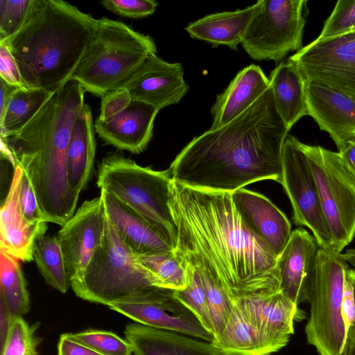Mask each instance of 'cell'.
<instances>
[{
	"mask_svg": "<svg viewBox=\"0 0 355 355\" xmlns=\"http://www.w3.org/2000/svg\"><path fill=\"white\" fill-rule=\"evenodd\" d=\"M101 98V112L96 119L107 121L124 110L132 99L125 88L111 91Z\"/></svg>",
	"mask_w": 355,
	"mask_h": 355,
	"instance_id": "obj_41",
	"label": "cell"
},
{
	"mask_svg": "<svg viewBox=\"0 0 355 355\" xmlns=\"http://www.w3.org/2000/svg\"><path fill=\"white\" fill-rule=\"evenodd\" d=\"M72 336L76 340L103 355L133 354L129 342L112 331L88 329L72 334Z\"/></svg>",
	"mask_w": 355,
	"mask_h": 355,
	"instance_id": "obj_37",
	"label": "cell"
},
{
	"mask_svg": "<svg viewBox=\"0 0 355 355\" xmlns=\"http://www.w3.org/2000/svg\"><path fill=\"white\" fill-rule=\"evenodd\" d=\"M188 272L187 286L182 290L174 291V295L193 312L204 328L214 336V329L211 312L198 275L189 264Z\"/></svg>",
	"mask_w": 355,
	"mask_h": 355,
	"instance_id": "obj_33",
	"label": "cell"
},
{
	"mask_svg": "<svg viewBox=\"0 0 355 355\" xmlns=\"http://www.w3.org/2000/svg\"><path fill=\"white\" fill-rule=\"evenodd\" d=\"M58 355H103L76 340L71 333L60 336L58 343Z\"/></svg>",
	"mask_w": 355,
	"mask_h": 355,
	"instance_id": "obj_43",
	"label": "cell"
},
{
	"mask_svg": "<svg viewBox=\"0 0 355 355\" xmlns=\"http://www.w3.org/2000/svg\"><path fill=\"white\" fill-rule=\"evenodd\" d=\"M124 335L133 355H224L205 340L137 322L128 324Z\"/></svg>",
	"mask_w": 355,
	"mask_h": 355,
	"instance_id": "obj_24",
	"label": "cell"
},
{
	"mask_svg": "<svg viewBox=\"0 0 355 355\" xmlns=\"http://www.w3.org/2000/svg\"><path fill=\"white\" fill-rule=\"evenodd\" d=\"M158 112L153 105L132 100L124 110L110 121L96 119L95 132L106 144L139 154L146 150L153 137Z\"/></svg>",
	"mask_w": 355,
	"mask_h": 355,
	"instance_id": "obj_21",
	"label": "cell"
},
{
	"mask_svg": "<svg viewBox=\"0 0 355 355\" xmlns=\"http://www.w3.org/2000/svg\"><path fill=\"white\" fill-rule=\"evenodd\" d=\"M355 27V0H339L316 39L323 40L343 35Z\"/></svg>",
	"mask_w": 355,
	"mask_h": 355,
	"instance_id": "obj_38",
	"label": "cell"
},
{
	"mask_svg": "<svg viewBox=\"0 0 355 355\" xmlns=\"http://www.w3.org/2000/svg\"><path fill=\"white\" fill-rule=\"evenodd\" d=\"M241 42L254 60L280 61L289 52L302 49L307 1L260 0Z\"/></svg>",
	"mask_w": 355,
	"mask_h": 355,
	"instance_id": "obj_10",
	"label": "cell"
},
{
	"mask_svg": "<svg viewBox=\"0 0 355 355\" xmlns=\"http://www.w3.org/2000/svg\"><path fill=\"white\" fill-rule=\"evenodd\" d=\"M282 158V184L290 199L295 223L308 227L320 248L334 252L331 234L302 143L288 135L283 144Z\"/></svg>",
	"mask_w": 355,
	"mask_h": 355,
	"instance_id": "obj_11",
	"label": "cell"
},
{
	"mask_svg": "<svg viewBox=\"0 0 355 355\" xmlns=\"http://www.w3.org/2000/svg\"><path fill=\"white\" fill-rule=\"evenodd\" d=\"M345 355H355V331L352 327L347 332Z\"/></svg>",
	"mask_w": 355,
	"mask_h": 355,
	"instance_id": "obj_48",
	"label": "cell"
},
{
	"mask_svg": "<svg viewBox=\"0 0 355 355\" xmlns=\"http://www.w3.org/2000/svg\"><path fill=\"white\" fill-rule=\"evenodd\" d=\"M347 263L341 253L318 248L309 302L306 339L320 355H345L347 333L342 302Z\"/></svg>",
	"mask_w": 355,
	"mask_h": 355,
	"instance_id": "obj_8",
	"label": "cell"
},
{
	"mask_svg": "<svg viewBox=\"0 0 355 355\" xmlns=\"http://www.w3.org/2000/svg\"><path fill=\"white\" fill-rule=\"evenodd\" d=\"M342 316L347 333L354 325L355 320V299L353 285L347 274L342 302Z\"/></svg>",
	"mask_w": 355,
	"mask_h": 355,
	"instance_id": "obj_44",
	"label": "cell"
},
{
	"mask_svg": "<svg viewBox=\"0 0 355 355\" xmlns=\"http://www.w3.org/2000/svg\"><path fill=\"white\" fill-rule=\"evenodd\" d=\"M100 3L114 14L133 19L153 15L158 6L154 0H104Z\"/></svg>",
	"mask_w": 355,
	"mask_h": 355,
	"instance_id": "obj_39",
	"label": "cell"
},
{
	"mask_svg": "<svg viewBox=\"0 0 355 355\" xmlns=\"http://www.w3.org/2000/svg\"><path fill=\"white\" fill-rule=\"evenodd\" d=\"M230 355H234V354H230Z\"/></svg>",
	"mask_w": 355,
	"mask_h": 355,
	"instance_id": "obj_51",
	"label": "cell"
},
{
	"mask_svg": "<svg viewBox=\"0 0 355 355\" xmlns=\"http://www.w3.org/2000/svg\"><path fill=\"white\" fill-rule=\"evenodd\" d=\"M354 28H355V27H354ZM354 28H353V29H354Z\"/></svg>",
	"mask_w": 355,
	"mask_h": 355,
	"instance_id": "obj_52",
	"label": "cell"
},
{
	"mask_svg": "<svg viewBox=\"0 0 355 355\" xmlns=\"http://www.w3.org/2000/svg\"><path fill=\"white\" fill-rule=\"evenodd\" d=\"M13 177L0 211V250L23 261L34 259L36 241L44 236L46 222L29 223L24 217L19 205V190L23 170L13 168Z\"/></svg>",
	"mask_w": 355,
	"mask_h": 355,
	"instance_id": "obj_20",
	"label": "cell"
},
{
	"mask_svg": "<svg viewBox=\"0 0 355 355\" xmlns=\"http://www.w3.org/2000/svg\"><path fill=\"white\" fill-rule=\"evenodd\" d=\"M319 246L302 227L292 231L290 239L277 258L280 291L298 305L309 300V294Z\"/></svg>",
	"mask_w": 355,
	"mask_h": 355,
	"instance_id": "obj_18",
	"label": "cell"
},
{
	"mask_svg": "<svg viewBox=\"0 0 355 355\" xmlns=\"http://www.w3.org/2000/svg\"><path fill=\"white\" fill-rule=\"evenodd\" d=\"M305 81L309 114L320 128L330 135L337 148L354 139L355 98L324 84Z\"/></svg>",
	"mask_w": 355,
	"mask_h": 355,
	"instance_id": "obj_19",
	"label": "cell"
},
{
	"mask_svg": "<svg viewBox=\"0 0 355 355\" xmlns=\"http://www.w3.org/2000/svg\"><path fill=\"white\" fill-rule=\"evenodd\" d=\"M231 198L245 226L278 258L292 233L285 214L264 196L243 188L231 193Z\"/></svg>",
	"mask_w": 355,
	"mask_h": 355,
	"instance_id": "obj_17",
	"label": "cell"
},
{
	"mask_svg": "<svg viewBox=\"0 0 355 355\" xmlns=\"http://www.w3.org/2000/svg\"><path fill=\"white\" fill-rule=\"evenodd\" d=\"M105 221V207L100 196L85 201L71 218L62 225L56 236L69 280L87 266L102 241Z\"/></svg>",
	"mask_w": 355,
	"mask_h": 355,
	"instance_id": "obj_14",
	"label": "cell"
},
{
	"mask_svg": "<svg viewBox=\"0 0 355 355\" xmlns=\"http://www.w3.org/2000/svg\"><path fill=\"white\" fill-rule=\"evenodd\" d=\"M259 6L258 1L244 9L206 15L190 23L185 30L192 38L207 42L213 46L223 45L236 50Z\"/></svg>",
	"mask_w": 355,
	"mask_h": 355,
	"instance_id": "obj_27",
	"label": "cell"
},
{
	"mask_svg": "<svg viewBox=\"0 0 355 355\" xmlns=\"http://www.w3.org/2000/svg\"><path fill=\"white\" fill-rule=\"evenodd\" d=\"M149 35L107 17L97 19V29L71 80L86 92L102 97L123 88L144 61L156 54Z\"/></svg>",
	"mask_w": 355,
	"mask_h": 355,
	"instance_id": "obj_5",
	"label": "cell"
},
{
	"mask_svg": "<svg viewBox=\"0 0 355 355\" xmlns=\"http://www.w3.org/2000/svg\"><path fill=\"white\" fill-rule=\"evenodd\" d=\"M347 275L348 278L350 279L354 288V294L355 299V270L354 268H349L347 270ZM354 331H355V320L354 322V325L352 327Z\"/></svg>",
	"mask_w": 355,
	"mask_h": 355,
	"instance_id": "obj_50",
	"label": "cell"
},
{
	"mask_svg": "<svg viewBox=\"0 0 355 355\" xmlns=\"http://www.w3.org/2000/svg\"><path fill=\"white\" fill-rule=\"evenodd\" d=\"M85 91L70 80L18 132L1 141L29 179L43 220L63 225L75 214L78 197L70 189L67 153ZM13 167V168H14Z\"/></svg>",
	"mask_w": 355,
	"mask_h": 355,
	"instance_id": "obj_3",
	"label": "cell"
},
{
	"mask_svg": "<svg viewBox=\"0 0 355 355\" xmlns=\"http://www.w3.org/2000/svg\"><path fill=\"white\" fill-rule=\"evenodd\" d=\"M12 315L5 304L0 300V344L1 350L4 345L9 330Z\"/></svg>",
	"mask_w": 355,
	"mask_h": 355,
	"instance_id": "obj_47",
	"label": "cell"
},
{
	"mask_svg": "<svg viewBox=\"0 0 355 355\" xmlns=\"http://www.w3.org/2000/svg\"><path fill=\"white\" fill-rule=\"evenodd\" d=\"M194 269L198 275L208 302L215 339L223 331L232 311L233 305L224 290L210 276L200 270Z\"/></svg>",
	"mask_w": 355,
	"mask_h": 355,
	"instance_id": "obj_34",
	"label": "cell"
},
{
	"mask_svg": "<svg viewBox=\"0 0 355 355\" xmlns=\"http://www.w3.org/2000/svg\"><path fill=\"white\" fill-rule=\"evenodd\" d=\"M276 110L289 130L302 116L309 115L306 81L297 64L289 58L269 76Z\"/></svg>",
	"mask_w": 355,
	"mask_h": 355,
	"instance_id": "obj_26",
	"label": "cell"
},
{
	"mask_svg": "<svg viewBox=\"0 0 355 355\" xmlns=\"http://www.w3.org/2000/svg\"><path fill=\"white\" fill-rule=\"evenodd\" d=\"M0 78L10 85L27 88L17 62L4 42H0Z\"/></svg>",
	"mask_w": 355,
	"mask_h": 355,
	"instance_id": "obj_42",
	"label": "cell"
},
{
	"mask_svg": "<svg viewBox=\"0 0 355 355\" xmlns=\"http://www.w3.org/2000/svg\"><path fill=\"white\" fill-rule=\"evenodd\" d=\"M270 87L261 67L250 64L239 71L226 89L216 96L210 110L211 130L227 125L252 105Z\"/></svg>",
	"mask_w": 355,
	"mask_h": 355,
	"instance_id": "obj_23",
	"label": "cell"
},
{
	"mask_svg": "<svg viewBox=\"0 0 355 355\" xmlns=\"http://www.w3.org/2000/svg\"><path fill=\"white\" fill-rule=\"evenodd\" d=\"M100 196L107 219L137 257L173 250L146 220L115 196L104 190Z\"/></svg>",
	"mask_w": 355,
	"mask_h": 355,
	"instance_id": "obj_22",
	"label": "cell"
},
{
	"mask_svg": "<svg viewBox=\"0 0 355 355\" xmlns=\"http://www.w3.org/2000/svg\"><path fill=\"white\" fill-rule=\"evenodd\" d=\"M54 93L32 88H19L0 119L1 137L18 132L39 112Z\"/></svg>",
	"mask_w": 355,
	"mask_h": 355,
	"instance_id": "obj_29",
	"label": "cell"
},
{
	"mask_svg": "<svg viewBox=\"0 0 355 355\" xmlns=\"http://www.w3.org/2000/svg\"><path fill=\"white\" fill-rule=\"evenodd\" d=\"M19 205L24 217L29 223L37 225L46 222L43 220L29 179L24 171L19 190Z\"/></svg>",
	"mask_w": 355,
	"mask_h": 355,
	"instance_id": "obj_40",
	"label": "cell"
},
{
	"mask_svg": "<svg viewBox=\"0 0 355 355\" xmlns=\"http://www.w3.org/2000/svg\"><path fill=\"white\" fill-rule=\"evenodd\" d=\"M33 258L46 282L65 293L70 284L63 255L56 236H43L35 243Z\"/></svg>",
	"mask_w": 355,
	"mask_h": 355,
	"instance_id": "obj_32",
	"label": "cell"
},
{
	"mask_svg": "<svg viewBox=\"0 0 355 355\" xmlns=\"http://www.w3.org/2000/svg\"><path fill=\"white\" fill-rule=\"evenodd\" d=\"M171 206L178 230L174 250L210 276L232 303L281 291L277 257L245 226L231 193L173 182Z\"/></svg>",
	"mask_w": 355,
	"mask_h": 355,
	"instance_id": "obj_1",
	"label": "cell"
},
{
	"mask_svg": "<svg viewBox=\"0 0 355 355\" xmlns=\"http://www.w3.org/2000/svg\"><path fill=\"white\" fill-rule=\"evenodd\" d=\"M211 344L224 355H270L257 331L235 305L223 331Z\"/></svg>",
	"mask_w": 355,
	"mask_h": 355,
	"instance_id": "obj_28",
	"label": "cell"
},
{
	"mask_svg": "<svg viewBox=\"0 0 355 355\" xmlns=\"http://www.w3.org/2000/svg\"><path fill=\"white\" fill-rule=\"evenodd\" d=\"M288 135L270 85L229 123L194 137L168 169L175 183L208 191L232 193L264 180L282 184Z\"/></svg>",
	"mask_w": 355,
	"mask_h": 355,
	"instance_id": "obj_2",
	"label": "cell"
},
{
	"mask_svg": "<svg viewBox=\"0 0 355 355\" xmlns=\"http://www.w3.org/2000/svg\"><path fill=\"white\" fill-rule=\"evenodd\" d=\"M69 282L78 297L107 306L155 287L137 256L123 241L107 216L100 245L84 271Z\"/></svg>",
	"mask_w": 355,
	"mask_h": 355,
	"instance_id": "obj_7",
	"label": "cell"
},
{
	"mask_svg": "<svg viewBox=\"0 0 355 355\" xmlns=\"http://www.w3.org/2000/svg\"><path fill=\"white\" fill-rule=\"evenodd\" d=\"M97 29V19L62 0H40L4 42L27 88L56 92L68 82Z\"/></svg>",
	"mask_w": 355,
	"mask_h": 355,
	"instance_id": "obj_4",
	"label": "cell"
},
{
	"mask_svg": "<svg viewBox=\"0 0 355 355\" xmlns=\"http://www.w3.org/2000/svg\"><path fill=\"white\" fill-rule=\"evenodd\" d=\"M38 324L29 326L21 316H12L1 355H37L42 340L35 334Z\"/></svg>",
	"mask_w": 355,
	"mask_h": 355,
	"instance_id": "obj_35",
	"label": "cell"
},
{
	"mask_svg": "<svg viewBox=\"0 0 355 355\" xmlns=\"http://www.w3.org/2000/svg\"><path fill=\"white\" fill-rule=\"evenodd\" d=\"M95 132L91 107L85 104L73 124L67 153V180L77 197L87 186L93 169Z\"/></svg>",
	"mask_w": 355,
	"mask_h": 355,
	"instance_id": "obj_25",
	"label": "cell"
},
{
	"mask_svg": "<svg viewBox=\"0 0 355 355\" xmlns=\"http://www.w3.org/2000/svg\"><path fill=\"white\" fill-rule=\"evenodd\" d=\"M132 99L146 102L159 110L177 104L189 87L180 62L170 63L150 55L125 84Z\"/></svg>",
	"mask_w": 355,
	"mask_h": 355,
	"instance_id": "obj_16",
	"label": "cell"
},
{
	"mask_svg": "<svg viewBox=\"0 0 355 355\" xmlns=\"http://www.w3.org/2000/svg\"><path fill=\"white\" fill-rule=\"evenodd\" d=\"M19 88L21 87L10 85L0 78V119L3 117L14 93Z\"/></svg>",
	"mask_w": 355,
	"mask_h": 355,
	"instance_id": "obj_46",
	"label": "cell"
},
{
	"mask_svg": "<svg viewBox=\"0 0 355 355\" xmlns=\"http://www.w3.org/2000/svg\"><path fill=\"white\" fill-rule=\"evenodd\" d=\"M40 0L0 1V42L17 33L31 17Z\"/></svg>",
	"mask_w": 355,
	"mask_h": 355,
	"instance_id": "obj_36",
	"label": "cell"
},
{
	"mask_svg": "<svg viewBox=\"0 0 355 355\" xmlns=\"http://www.w3.org/2000/svg\"><path fill=\"white\" fill-rule=\"evenodd\" d=\"M305 80L322 83L355 98V28L315 40L289 57Z\"/></svg>",
	"mask_w": 355,
	"mask_h": 355,
	"instance_id": "obj_12",
	"label": "cell"
},
{
	"mask_svg": "<svg viewBox=\"0 0 355 355\" xmlns=\"http://www.w3.org/2000/svg\"><path fill=\"white\" fill-rule=\"evenodd\" d=\"M343 259L347 263H349L355 270V249H351L342 254Z\"/></svg>",
	"mask_w": 355,
	"mask_h": 355,
	"instance_id": "obj_49",
	"label": "cell"
},
{
	"mask_svg": "<svg viewBox=\"0 0 355 355\" xmlns=\"http://www.w3.org/2000/svg\"><path fill=\"white\" fill-rule=\"evenodd\" d=\"M318 189L333 241L340 253L355 236V174L340 154L302 143Z\"/></svg>",
	"mask_w": 355,
	"mask_h": 355,
	"instance_id": "obj_9",
	"label": "cell"
},
{
	"mask_svg": "<svg viewBox=\"0 0 355 355\" xmlns=\"http://www.w3.org/2000/svg\"><path fill=\"white\" fill-rule=\"evenodd\" d=\"M338 150L344 163L355 174V138L343 143Z\"/></svg>",
	"mask_w": 355,
	"mask_h": 355,
	"instance_id": "obj_45",
	"label": "cell"
},
{
	"mask_svg": "<svg viewBox=\"0 0 355 355\" xmlns=\"http://www.w3.org/2000/svg\"><path fill=\"white\" fill-rule=\"evenodd\" d=\"M255 328L271 354L285 347L294 334V321L304 316L281 291L270 296L241 299L232 302Z\"/></svg>",
	"mask_w": 355,
	"mask_h": 355,
	"instance_id": "obj_15",
	"label": "cell"
},
{
	"mask_svg": "<svg viewBox=\"0 0 355 355\" xmlns=\"http://www.w3.org/2000/svg\"><path fill=\"white\" fill-rule=\"evenodd\" d=\"M108 307L135 322L174 331L209 343L214 337L174 295V290L155 286L140 295L111 303Z\"/></svg>",
	"mask_w": 355,
	"mask_h": 355,
	"instance_id": "obj_13",
	"label": "cell"
},
{
	"mask_svg": "<svg viewBox=\"0 0 355 355\" xmlns=\"http://www.w3.org/2000/svg\"><path fill=\"white\" fill-rule=\"evenodd\" d=\"M173 184L169 169L154 171L116 153L98 166V187L139 214L174 250L178 230L171 206Z\"/></svg>",
	"mask_w": 355,
	"mask_h": 355,
	"instance_id": "obj_6",
	"label": "cell"
},
{
	"mask_svg": "<svg viewBox=\"0 0 355 355\" xmlns=\"http://www.w3.org/2000/svg\"><path fill=\"white\" fill-rule=\"evenodd\" d=\"M0 300L12 316L30 310L29 294L19 260L0 250Z\"/></svg>",
	"mask_w": 355,
	"mask_h": 355,
	"instance_id": "obj_30",
	"label": "cell"
},
{
	"mask_svg": "<svg viewBox=\"0 0 355 355\" xmlns=\"http://www.w3.org/2000/svg\"><path fill=\"white\" fill-rule=\"evenodd\" d=\"M139 264L150 275L155 286L182 290L189 282L188 263L175 250L137 257Z\"/></svg>",
	"mask_w": 355,
	"mask_h": 355,
	"instance_id": "obj_31",
	"label": "cell"
}]
</instances>
